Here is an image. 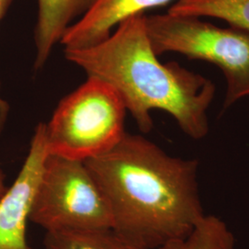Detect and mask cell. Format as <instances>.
<instances>
[{
	"instance_id": "1",
	"label": "cell",
	"mask_w": 249,
	"mask_h": 249,
	"mask_svg": "<svg viewBox=\"0 0 249 249\" xmlns=\"http://www.w3.org/2000/svg\"><path fill=\"white\" fill-rule=\"evenodd\" d=\"M84 162L125 247L161 249L186 239L204 218L198 161L171 156L142 135L124 132L111 150Z\"/></svg>"
},
{
	"instance_id": "2",
	"label": "cell",
	"mask_w": 249,
	"mask_h": 249,
	"mask_svg": "<svg viewBox=\"0 0 249 249\" xmlns=\"http://www.w3.org/2000/svg\"><path fill=\"white\" fill-rule=\"evenodd\" d=\"M98 44L64 49L65 57L87 74L116 89L143 133L153 128L151 111L168 113L194 140L210 130L208 110L216 88L204 76L178 62L162 64L151 47L146 16L124 19Z\"/></svg>"
},
{
	"instance_id": "3",
	"label": "cell",
	"mask_w": 249,
	"mask_h": 249,
	"mask_svg": "<svg viewBox=\"0 0 249 249\" xmlns=\"http://www.w3.org/2000/svg\"><path fill=\"white\" fill-rule=\"evenodd\" d=\"M126 112L116 89L88 77L59 102L45 124L47 153L81 161L97 157L123 137Z\"/></svg>"
},
{
	"instance_id": "4",
	"label": "cell",
	"mask_w": 249,
	"mask_h": 249,
	"mask_svg": "<svg viewBox=\"0 0 249 249\" xmlns=\"http://www.w3.org/2000/svg\"><path fill=\"white\" fill-rule=\"evenodd\" d=\"M146 28L158 56L171 52L181 53L214 64L223 71L226 81L224 109L249 97V32L169 12L146 16Z\"/></svg>"
},
{
	"instance_id": "5",
	"label": "cell",
	"mask_w": 249,
	"mask_h": 249,
	"mask_svg": "<svg viewBox=\"0 0 249 249\" xmlns=\"http://www.w3.org/2000/svg\"><path fill=\"white\" fill-rule=\"evenodd\" d=\"M46 231L112 230L107 199L84 161L48 154L30 213Z\"/></svg>"
},
{
	"instance_id": "6",
	"label": "cell",
	"mask_w": 249,
	"mask_h": 249,
	"mask_svg": "<svg viewBox=\"0 0 249 249\" xmlns=\"http://www.w3.org/2000/svg\"><path fill=\"white\" fill-rule=\"evenodd\" d=\"M47 155L45 123H40L17 178L0 197V249H32L27 224Z\"/></svg>"
},
{
	"instance_id": "7",
	"label": "cell",
	"mask_w": 249,
	"mask_h": 249,
	"mask_svg": "<svg viewBox=\"0 0 249 249\" xmlns=\"http://www.w3.org/2000/svg\"><path fill=\"white\" fill-rule=\"evenodd\" d=\"M171 1L173 0H93L78 21L67 30L60 44L64 49H79L98 44L124 19Z\"/></svg>"
},
{
	"instance_id": "8",
	"label": "cell",
	"mask_w": 249,
	"mask_h": 249,
	"mask_svg": "<svg viewBox=\"0 0 249 249\" xmlns=\"http://www.w3.org/2000/svg\"><path fill=\"white\" fill-rule=\"evenodd\" d=\"M93 0H38L35 68L45 66L54 45L61 42L73 19L89 9Z\"/></svg>"
},
{
	"instance_id": "9",
	"label": "cell",
	"mask_w": 249,
	"mask_h": 249,
	"mask_svg": "<svg viewBox=\"0 0 249 249\" xmlns=\"http://www.w3.org/2000/svg\"><path fill=\"white\" fill-rule=\"evenodd\" d=\"M168 12L179 16L220 18L249 32V0H177Z\"/></svg>"
},
{
	"instance_id": "10",
	"label": "cell",
	"mask_w": 249,
	"mask_h": 249,
	"mask_svg": "<svg viewBox=\"0 0 249 249\" xmlns=\"http://www.w3.org/2000/svg\"><path fill=\"white\" fill-rule=\"evenodd\" d=\"M235 238L226 223L214 215H205L194 231L184 240L160 249H234ZM124 249H134L124 246Z\"/></svg>"
},
{
	"instance_id": "11",
	"label": "cell",
	"mask_w": 249,
	"mask_h": 249,
	"mask_svg": "<svg viewBox=\"0 0 249 249\" xmlns=\"http://www.w3.org/2000/svg\"><path fill=\"white\" fill-rule=\"evenodd\" d=\"M45 249H124L112 230H59L46 231Z\"/></svg>"
},
{
	"instance_id": "12",
	"label": "cell",
	"mask_w": 249,
	"mask_h": 249,
	"mask_svg": "<svg viewBox=\"0 0 249 249\" xmlns=\"http://www.w3.org/2000/svg\"><path fill=\"white\" fill-rule=\"evenodd\" d=\"M12 0H0V20L6 14ZM9 112V104L0 97V134L6 124Z\"/></svg>"
},
{
	"instance_id": "13",
	"label": "cell",
	"mask_w": 249,
	"mask_h": 249,
	"mask_svg": "<svg viewBox=\"0 0 249 249\" xmlns=\"http://www.w3.org/2000/svg\"><path fill=\"white\" fill-rule=\"evenodd\" d=\"M7 189H8V187L6 185V176L0 170V197L5 194Z\"/></svg>"
}]
</instances>
